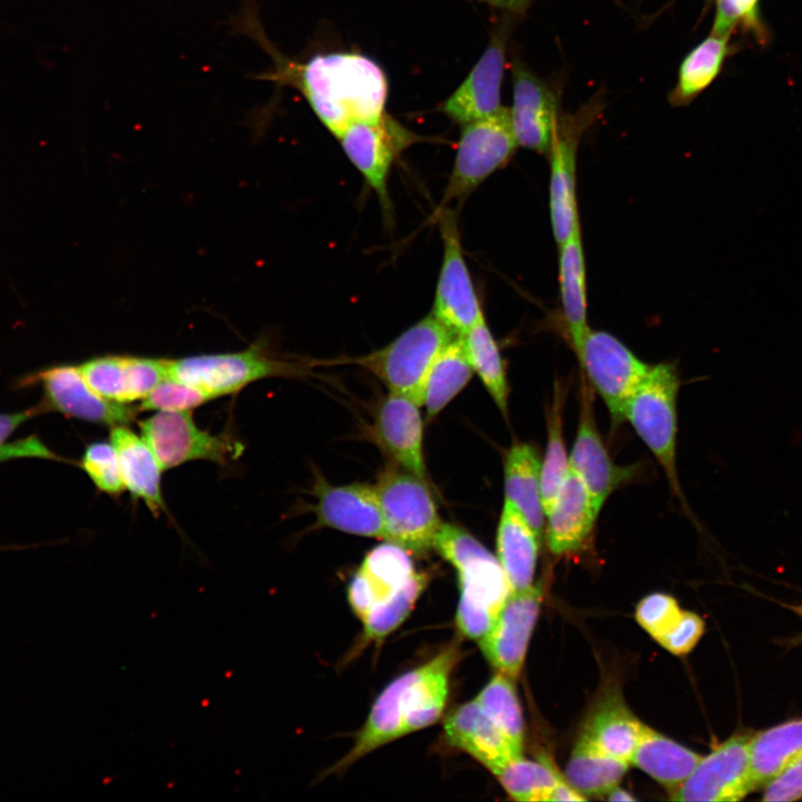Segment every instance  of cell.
<instances>
[{
    "instance_id": "obj_2",
    "label": "cell",
    "mask_w": 802,
    "mask_h": 802,
    "mask_svg": "<svg viewBox=\"0 0 802 802\" xmlns=\"http://www.w3.org/2000/svg\"><path fill=\"white\" fill-rule=\"evenodd\" d=\"M459 659V648L451 645L393 679L373 703L352 747L332 772L343 771L374 750L436 723L444 711L450 676Z\"/></svg>"
},
{
    "instance_id": "obj_43",
    "label": "cell",
    "mask_w": 802,
    "mask_h": 802,
    "mask_svg": "<svg viewBox=\"0 0 802 802\" xmlns=\"http://www.w3.org/2000/svg\"><path fill=\"white\" fill-rule=\"evenodd\" d=\"M682 614L673 596L655 593L637 604L635 617L640 627L657 642L675 626Z\"/></svg>"
},
{
    "instance_id": "obj_50",
    "label": "cell",
    "mask_w": 802,
    "mask_h": 802,
    "mask_svg": "<svg viewBox=\"0 0 802 802\" xmlns=\"http://www.w3.org/2000/svg\"><path fill=\"white\" fill-rule=\"evenodd\" d=\"M609 801H633L635 798L627 791L620 789L618 785L612 789L607 794Z\"/></svg>"
},
{
    "instance_id": "obj_48",
    "label": "cell",
    "mask_w": 802,
    "mask_h": 802,
    "mask_svg": "<svg viewBox=\"0 0 802 802\" xmlns=\"http://www.w3.org/2000/svg\"><path fill=\"white\" fill-rule=\"evenodd\" d=\"M587 798L574 789L563 776L551 790L548 801H586Z\"/></svg>"
},
{
    "instance_id": "obj_45",
    "label": "cell",
    "mask_w": 802,
    "mask_h": 802,
    "mask_svg": "<svg viewBox=\"0 0 802 802\" xmlns=\"http://www.w3.org/2000/svg\"><path fill=\"white\" fill-rule=\"evenodd\" d=\"M704 628V620L697 614L683 610L675 626L657 643L674 655H686L696 646Z\"/></svg>"
},
{
    "instance_id": "obj_31",
    "label": "cell",
    "mask_w": 802,
    "mask_h": 802,
    "mask_svg": "<svg viewBox=\"0 0 802 802\" xmlns=\"http://www.w3.org/2000/svg\"><path fill=\"white\" fill-rule=\"evenodd\" d=\"M802 756V718L752 734L750 764L754 791L765 788Z\"/></svg>"
},
{
    "instance_id": "obj_44",
    "label": "cell",
    "mask_w": 802,
    "mask_h": 802,
    "mask_svg": "<svg viewBox=\"0 0 802 802\" xmlns=\"http://www.w3.org/2000/svg\"><path fill=\"white\" fill-rule=\"evenodd\" d=\"M760 0H716V11L712 33L731 36L742 25L753 30L759 38H765V30L759 16Z\"/></svg>"
},
{
    "instance_id": "obj_7",
    "label": "cell",
    "mask_w": 802,
    "mask_h": 802,
    "mask_svg": "<svg viewBox=\"0 0 802 802\" xmlns=\"http://www.w3.org/2000/svg\"><path fill=\"white\" fill-rule=\"evenodd\" d=\"M374 486L384 519V541L410 554L431 549L442 521L427 481L403 469H388Z\"/></svg>"
},
{
    "instance_id": "obj_46",
    "label": "cell",
    "mask_w": 802,
    "mask_h": 802,
    "mask_svg": "<svg viewBox=\"0 0 802 802\" xmlns=\"http://www.w3.org/2000/svg\"><path fill=\"white\" fill-rule=\"evenodd\" d=\"M764 801H798L802 799V756L763 788Z\"/></svg>"
},
{
    "instance_id": "obj_40",
    "label": "cell",
    "mask_w": 802,
    "mask_h": 802,
    "mask_svg": "<svg viewBox=\"0 0 802 802\" xmlns=\"http://www.w3.org/2000/svg\"><path fill=\"white\" fill-rule=\"evenodd\" d=\"M427 584V574L415 571L398 591L375 606L362 622V640L380 643L398 628L409 616Z\"/></svg>"
},
{
    "instance_id": "obj_49",
    "label": "cell",
    "mask_w": 802,
    "mask_h": 802,
    "mask_svg": "<svg viewBox=\"0 0 802 802\" xmlns=\"http://www.w3.org/2000/svg\"><path fill=\"white\" fill-rule=\"evenodd\" d=\"M479 1H483L491 6H495V7H498L501 9L511 10L515 12L525 11L530 2V0H479Z\"/></svg>"
},
{
    "instance_id": "obj_27",
    "label": "cell",
    "mask_w": 802,
    "mask_h": 802,
    "mask_svg": "<svg viewBox=\"0 0 802 802\" xmlns=\"http://www.w3.org/2000/svg\"><path fill=\"white\" fill-rule=\"evenodd\" d=\"M541 539L505 499L497 530V558L511 591L532 586Z\"/></svg>"
},
{
    "instance_id": "obj_22",
    "label": "cell",
    "mask_w": 802,
    "mask_h": 802,
    "mask_svg": "<svg viewBox=\"0 0 802 802\" xmlns=\"http://www.w3.org/2000/svg\"><path fill=\"white\" fill-rule=\"evenodd\" d=\"M599 510L581 479L569 468L546 514V542L554 555H570L590 539Z\"/></svg>"
},
{
    "instance_id": "obj_32",
    "label": "cell",
    "mask_w": 802,
    "mask_h": 802,
    "mask_svg": "<svg viewBox=\"0 0 802 802\" xmlns=\"http://www.w3.org/2000/svg\"><path fill=\"white\" fill-rule=\"evenodd\" d=\"M473 374L460 335L452 339L439 353L427 375L422 405L432 420L467 385Z\"/></svg>"
},
{
    "instance_id": "obj_8",
    "label": "cell",
    "mask_w": 802,
    "mask_h": 802,
    "mask_svg": "<svg viewBox=\"0 0 802 802\" xmlns=\"http://www.w3.org/2000/svg\"><path fill=\"white\" fill-rule=\"evenodd\" d=\"M517 146L510 109L501 107L490 116L466 124L440 207L468 196L490 175L505 167Z\"/></svg>"
},
{
    "instance_id": "obj_30",
    "label": "cell",
    "mask_w": 802,
    "mask_h": 802,
    "mask_svg": "<svg viewBox=\"0 0 802 802\" xmlns=\"http://www.w3.org/2000/svg\"><path fill=\"white\" fill-rule=\"evenodd\" d=\"M702 755L642 723L630 764L672 793L693 772Z\"/></svg>"
},
{
    "instance_id": "obj_35",
    "label": "cell",
    "mask_w": 802,
    "mask_h": 802,
    "mask_svg": "<svg viewBox=\"0 0 802 802\" xmlns=\"http://www.w3.org/2000/svg\"><path fill=\"white\" fill-rule=\"evenodd\" d=\"M473 373L478 374L503 417L508 415L509 387L505 363L486 319L460 335Z\"/></svg>"
},
{
    "instance_id": "obj_13",
    "label": "cell",
    "mask_w": 802,
    "mask_h": 802,
    "mask_svg": "<svg viewBox=\"0 0 802 802\" xmlns=\"http://www.w3.org/2000/svg\"><path fill=\"white\" fill-rule=\"evenodd\" d=\"M440 214L443 254L432 313L461 335L485 315L464 260L456 216L448 212Z\"/></svg>"
},
{
    "instance_id": "obj_26",
    "label": "cell",
    "mask_w": 802,
    "mask_h": 802,
    "mask_svg": "<svg viewBox=\"0 0 802 802\" xmlns=\"http://www.w3.org/2000/svg\"><path fill=\"white\" fill-rule=\"evenodd\" d=\"M109 440L116 450L126 490L141 500L155 517L166 511L162 490L164 470L145 439L124 424L111 428Z\"/></svg>"
},
{
    "instance_id": "obj_33",
    "label": "cell",
    "mask_w": 802,
    "mask_h": 802,
    "mask_svg": "<svg viewBox=\"0 0 802 802\" xmlns=\"http://www.w3.org/2000/svg\"><path fill=\"white\" fill-rule=\"evenodd\" d=\"M640 726L642 722L613 698L594 712L580 737L604 753L630 763Z\"/></svg>"
},
{
    "instance_id": "obj_14",
    "label": "cell",
    "mask_w": 802,
    "mask_h": 802,
    "mask_svg": "<svg viewBox=\"0 0 802 802\" xmlns=\"http://www.w3.org/2000/svg\"><path fill=\"white\" fill-rule=\"evenodd\" d=\"M338 138L350 162L388 207V177L392 163L413 141L414 135L383 115L378 120L350 124Z\"/></svg>"
},
{
    "instance_id": "obj_12",
    "label": "cell",
    "mask_w": 802,
    "mask_h": 802,
    "mask_svg": "<svg viewBox=\"0 0 802 802\" xmlns=\"http://www.w3.org/2000/svg\"><path fill=\"white\" fill-rule=\"evenodd\" d=\"M23 384L39 383L46 411L107 427L128 426L140 412L138 405L114 402L95 392L78 365L58 364L29 375Z\"/></svg>"
},
{
    "instance_id": "obj_24",
    "label": "cell",
    "mask_w": 802,
    "mask_h": 802,
    "mask_svg": "<svg viewBox=\"0 0 802 802\" xmlns=\"http://www.w3.org/2000/svg\"><path fill=\"white\" fill-rule=\"evenodd\" d=\"M447 743L496 775L514 759L521 756L476 700L452 711L444 720Z\"/></svg>"
},
{
    "instance_id": "obj_23",
    "label": "cell",
    "mask_w": 802,
    "mask_h": 802,
    "mask_svg": "<svg viewBox=\"0 0 802 802\" xmlns=\"http://www.w3.org/2000/svg\"><path fill=\"white\" fill-rule=\"evenodd\" d=\"M510 118L518 146L549 153L558 124L556 99L538 77L517 65Z\"/></svg>"
},
{
    "instance_id": "obj_39",
    "label": "cell",
    "mask_w": 802,
    "mask_h": 802,
    "mask_svg": "<svg viewBox=\"0 0 802 802\" xmlns=\"http://www.w3.org/2000/svg\"><path fill=\"white\" fill-rule=\"evenodd\" d=\"M475 700L514 749L522 754L524 721L514 679L498 672Z\"/></svg>"
},
{
    "instance_id": "obj_20",
    "label": "cell",
    "mask_w": 802,
    "mask_h": 802,
    "mask_svg": "<svg viewBox=\"0 0 802 802\" xmlns=\"http://www.w3.org/2000/svg\"><path fill=\"white\" fill-rule=\"evenodd\" d=\"M420 407L409 397L390 392L375 412L373 437L401 469L427 480Z\"/></svg>"
},
{
    "instance_id": "obj_36",
    "label": "cell",
    "mask_w": 802,
    "mask_h": 802,
    "mask_svg": "<svg viewBox=\"0 0 802 802\" xmlns=\"http://www.w3.org/2000/svg\"><path fill=\"white\" fill-rule=\"evenodd\" d=\"M728 39L730 36L711 33L685 57L677 85L669 95L671 104H688L714 81L730 51Z\"/></svg>"
},
{
    "instance_id": "obj_25",
    "label": "cell",
    "mask_w": 802,
    "mask_h": 802,
    "mask_svg": "<svg viewBox=\"0 0 802 802\" xmlns=\"http://www.w3.org/2000/svg\"><path fill=\"white\" fill-rule=\"evenodd\" d=\"M505 65V42L496 37L464 81L442 109L453 121L466 125L498 111Z\"/></svg>"
},
{
    "instance_id": "obj_51",
    "label": "cell",
    "mask_w": 802,
    "mask_h": 802,
    "mask_svg": "<svg viewBox=\"0 0 802 802\" xmlns=\"http://www.w3.org/2000/svg\"><path fill=\"white\" fill-rule=\"evenodd\" d=\"M790 608L798 615L802 616V606H791Z\"/></svg>"
},
{
    "instance_id": "obj_29",
    "label": "cell",
    "mask_w": 802,
    "mask_h": 802,
    "mask_svg": "<svg viewBox=\"0 0 802 802\" xmlns=\"http://www.w3.org/2000/svg\"><path fill=\"white\" fill-rule=\"evenodd\" d=\"M559 246L558 280L565 331L574 351L589 331L586 265L580 228Z\"/></svg>"
},
{
    "instance_id": "obj_18",
    "label": "cell",
    "mask_w": 802,
    "mask_h": 802,
    "mask_svg": "<svg viewBox=\"0 0 802 802\" xmlns=\"http://www.w3.org/2000/svg\"><path fill=\"white\" fill-rule=\"evenodd\" d=\"M170 359L100 355L79 364L89 387L105 399L131 404L169 378Z\"/></svg>"
},
{
    "instance_id": "obj_38",
    "label": "cell",
    "mask_w": 802,
    "mask_h": 802,
    "mask_svg": "<svg viewBox=\"0 0 802 802\" xmlns=\"http://www.w3.org/2000/svg\"><path fill=\"white\" fill-rule=\"evenodd\" d=\"M495 776L512 800L521 802L548 801L551 790L563 777L544 756L531 761L522 755L510 761Z\"/></svg>"
},
{
    "instance_id": "obj_9",
    "label": "cell",
    "mask_w": 802,
    "mask_h": 802,
    "mask_svg": "<svg viewBox=\"0 0 802 802\" xmlns=\"http://www.w3.org/2000/svg\"><path fill=\"white\" fill-rule=\"evenodd\" d=\"M141 437L163 470L194 460L226 466L243 446L225 432L213 434L196 426L192 411H156L138 423Z\"/></svg>"
},
{
    "instance_id": "obj_47",
    "label": "cell",
    "mask_w": 802,
    "mask_h": 802,
    "mask_svg": "<svg viewBox=\"0 0 802 802\" xmlns=\"http://www.w3.org/2000/svg\"><path fill=\"white\" fill-rule=\"evenodd\" d=\"M46 412L42 403H38L36 407L26 409L18 412H0V451L2 450L7 439L26 421Z\"/></svg>"
},
{
    "instance_id": "obj_11",
    "label": "cell",
    "mask_w": 802,
    "mask_h": 802,
    "mask_svg": "<svg viewBox=\"0 0 802 802\" xmlns=\"http://www.w3.org/2000/svg\"><path fill=\"white\" fill-rule=\"evenodd\" d=\"M736 733L702 756L688 777L671 793L674 801L735 802L754 792L750 741Z\"/></svg>"
},
{
    "instance_id": "obj_28",
    "label": "cell",
    "mask_w": 802,
    "mask_h": 802,
    "mask_svg": "<svg viewBox=\"0 0 802 802\" xmlns=\"http://www.w3.org/2000/svg\"><path fill=\"white\" fill-rule=\"evenodd\" d=\"M505 496L542 539L545 510L541 498V463L535 447L515 442L507 451L503 468Z\"/></svg>"
},
{
    "instance_id": "obj_34",
    "label": "cell",
    "mask_w": 802,
    "mask_h": 802,
    "mask_svg": "<svg viewBox=\"0 0 802 802\" xmlns=\"http://www.w3.org/2000/svg\"><path fill=\"white\" fill-rule=\"evenodd\" d=\"M630 763L613 757L579 737L564 777L584 796L606 795L617 786Z\"/></svg>"
},
{
    "instance_id": "obj_3",
    "label": "cell",
    "mask_w": 802,
    "mask_h": 802,
    "mask_svg": "<svg viewBox=\"0 0 802 802\" xmlns=\"http://www.w3.org/2000/svg\"><path fill=\"white\" fill-rule=\"evenodd\" d=\"M432 548L458 574L460 599L456 614L459 632L475 640L485 636L511 593L498 558L464 529L442 522Z\"/></svg>"
},
{
    "instance_id": "obj_19",
    "label": "cell",
    "mask_w": 802,
    "mask_h": 802,
    "mask_svg": "<svg viewBox=\"0 0 802 802\" xmlns=\"http://www.w3.org/2000/svg\"><path fill=\"white\" fill-rule=\"evenodd\" d=\"M586 123L569 118L557 124L550 150L549 214L557 245L564 243L578 228L579 215L576 197V159L580 133Z\"/></svg>"
},
{
    "instance_id": "obj_16",
    "label": "cell",
    "mask_w": 802,
    "mask_h": 802,
    "mask_svg": "<svg viewBox=\"0 0 802 802\" xmlns=\"http://www.w3.org/2000/svg\"><path fill=\"white\" fill-rule=\"evenodd\" d=\"M593 401V388L583 375L578 429L568 461L600 511L612 492L630 480L634 468L612 460L597 428Z\"/></svg>"
},
{
    "instance_id": "obj_21",
    "label": "cell",
    "mask_w": 802,
    "mask_h": 802,
    "mask_svg": "<svg viewBox=\"0 0 802 802\" xmlns=\"http://www.w3.org/2000/svg\"><path fill=\"white\" fill-rule=\"evenodd\" d=\"M415 573L410 552L384 541L369 551L348 588V599L363 622L379 604L398 591Z\"/></svg>"
},
{
    "instance_id": "obj_5",
    "label": "cell",
    "mask_w": 802,
    "mask_h": 802,
    "mask_svg": "<svg viewBox=\"0 0 802 802\" xmlns=\"http://www.w3.org/2000/svg\"><path fill=\"white\" fill-rule=\"evenodd\" d=\"M457 335L431 312L383 348L345 362L371 372L391 393L409 397L422 405L429 370Z\"/></svg>"
},
{
    "instance_id": "obj_42",
    "label": "cell",
    "mask_w": 802,
    "mask_h": 802,
    "mask_svg": "<svg viewBox=\"0 0 802 802\" xmlns=\"http://www.w3.org/2000/svg\"><path fill=\"white\" fill-rule=\"evenodd\" d=\"M213 400L190 384L167 378L158 383L138 404L139 411H192Z\"/></svg>"
},
{
    "instance_id": "obj_37",
    "label": "cell",
    "mask_w": 802,
    "mask_h": 802,
    "mask_svg": "<svg viewBox=\"0 0 802 802\" xmlns=\"http://www.w3.org/2000/svg\"><path fill=\"white\" fill-rule=\"evenodd\" d=\"M565 400L566 389L563 383L556 382L547 413V446L541 462V498L545 515L554 503L558 490L569 471L563 433Z\"/></svg>"
},
{
    "instance_id": "obj_15",
    "label": "cell",
    "mask_w": 802,
    "mask_h": 802,
    "mask_svg": "<svg viewBox=\"0 0 802 802\" xmlns=\"http://www.w3.org/2000/svg\"><path fill=\"white\" fill-rule=\"evenodd\" d=\"M541 600L539 586L511 591L491 628L478 640L488 662L514 681L521 672Z\"/></svg>"
},
{
    "instance_id": "obj_6",
    "label": "cell",
    "mask_w": 802,
    "mask_h": 802,
    "mask_svg": "<svg viewBox=\"0 0 802 802\" xmlns=\"http://www.w3.org/2000/svg\"><path fill=\"white\" fill-rule=\"evenodd\" d=\"M304 373V365L271 354L258 342L237 352L170 359L169 365V378L198 388L213 399L236 393L263 379Z\"/></svg>"
},
{
    "instance_id": "obj_10",
    "label": "cell",
    "mask_w": 802,
    "mask_h": 802,
    "mask_svg": "<svg viewBox=\"0 0 802 802\" xmlns=\"http://www.w3.org/2000/svg\"><path fill=\"white\" fill-rule=\"evenodd\" d=\"M575 353L584 378L603 399L613 421L624 420L628 399L652 365L602 330L589 329Z\"/></svg>"
},
{
    "instance_id": "obj_17",
    "label": "cell",
    "mask_w": 802,
    "mask_h": 802,
    "mask_svg": "<svg viewBox=\"0 0 802 802\" xmlns=\"http://www.w3.org/2000/svg\"><path fill=\"white\" fill-rule=\"evenodd\" d=\"M316 526L350 535L385 540L384 519L375 486L353 482L330 485L319 476L313 486Z\"/></svg>"
},
{
    "instance_id": "obj_41",
    "label": "cell",
    "mask_w": 802,
    "mask_h": 802,
    "mask_svg": "<svg viewBox=\"0 0 802 802\" xmlns=\"http://www.w3.org/2000/svg\"><path fill=\"white\" fill-rule=\"evenodd\" d=\"M79 467L99 491L117 498L126 490L117 453L110 441L89 443L84 450Z\"/></svg>"
},
{
    "instance_id": "obj_1",
    "label": "cell",
    "mask_w": 802,
    "mask_h": 802,
    "mask_svg": "<svg viewBox=\"0 0 802 802\" xmlns=\"http://www.w3.org/2000/svg\"><path fill=\"white\" fill-rule=\"evenodd\" d=\"M238 27L274 58V70L257 78L297 86L322 124L336 137L354 121L378 120L384 115L387 79L373 60L359 53H329L293 65L272 49L251 8L244 9Z\"/></svg>"
},
{
    "instance_id": "obj_4",
    "label": "cell",
    "mask_w": 802,
    "mask_h": 802,
    "mask_svg": "<svg viewBox=\"0 0 802 802\" xmlns=\"http://www.w3.org/2000/svg\"><path fill=\"white\" fill-rule=\"evenodd\" d=\"M679 375L672 363L652 365L624 409L627 420L662 467L669 488L684 505L678 480L677 397Z\"/></svg>"
}]
</instances>
